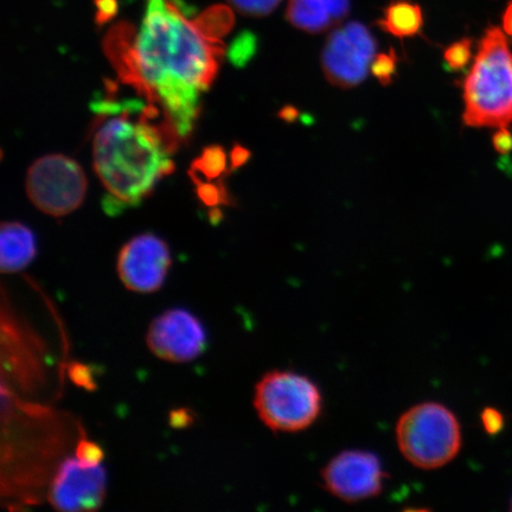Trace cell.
<instances>
[{
  "label": "cell",
  "mask_w": 512,
  "mask_h": 512,
  "mask_svg": "<svg viewBox=\"0 0 512 512\" xmlns=\"http://www.w3.org/2000/svg\"><path fill=\"white\" fill-rule=\"evenodd\" d=\"M510 510L512 511V498H511V502H510Z\"/></svg>",
  "instance_id": "cell-28"
},
{
  "label": "cell",
  "mask_w": 512,
  "mask_h": 512,
  "mask_svg": "<svg viewBox=\"0 0 512 512\" xmlns=\"http://www.w3.org/2000/svg\"><path fill=\"white\" fill-rule=\"evenodd\" d=\"M105 46L126 79L159 102L178 136H188L219 70L220 41L204 35L174 0H147L139 32L119 23Z\"/></svg>",
  "instance_id": "cell-1"
},
{
  "label": "cell",
  "mask_w": 512,
  "mask_h": 512,
  "mask_svg": "<svg viewBox=\"0 0 512 512\" xmlns=\"http://www.w3.org/2000/svg\"><path fill=\"white\" fill-rule=\"evenodd\" d=\"M424 12L418 3L411 0H393L376 25L387 34L401 38L415 37L424 29Z\"/></svg>",
  "instance_id": "cell-15"
},
{
  "label": "cell",
  "mask_w": 512,
  "mask_h": 512,
  "mask_svg": "<svg viewBox=\"0 0 512 512\" xmlns=\"http://www.w3.org/2000/svg\"><path fill=\"white\" fill-rule=\"evenodd\" d=\"M256 47H258L256 36L249 31L242 32L230 48V59L236 66H245L256 53Z\"/></svg>",
  "instance_id": "cell-19"
},
{
  "label": "cell",
  "mask_w": 512,
  "mask_h": 512,
  "mask_svg": "<svg viewBox=\"0 0 512 512\" xmlns=\"http://www.w3.org/2000/svg\"><path fill=\"white\" fill-rule=\"evenodd\" d=\"M350 12V0H288L286 19L294 28L320 34L335 27Z\"/></svg>",
  "instance_id": "cell-13"
},
{
  "label": "cell",
  "mask_w": 512,
  "mask_h": 512,
  "mask_svg": "<svg viewBox=\"0 0 512 512\" xmlns=\"http://www.w3.org/2000/svg\"><path fill=\"white\" fill-rule=\"evenodd\" d=\"M376 48L375 37L362 23L350 22L332 31L322 54L326 80L342 89L361 85L367 78Z\"/></svg>",
  "instance_id": "cell-7"
},
{
  "label": "cell",
  "mask_w": 512,
  "mask_h": 512,
  "mask_svg": "<svg viewBox=\"0 0 512 512\" xmlns=\"http://www.w3.org/2000/svg\"><path fill=\"white\" fill-rule=\"evenodd\" d=\"M299 111L294 106H286L279 112V118L286 121V123H294L299 118Z\"/></svg>",
  "instance_id": "cell-27"
},
{
  "label": "cell",
  "mask_w": 512,
  "mask_h": 512,
  "mask_svg": "<svg viewBox=\"0 0 512 512\" xmlns=\"http://www.w3.org/2000/svg\"><path fill=\"white\" fill-rule=\"evenodd\" d=\"M229 2L242 15L266 17L278 8L281 0H229Z\"/></svg>",
  "instance_id": "cell-20"
},
{
  "label": "cell",
  "mask_w": 512,
  "mask_h": 512,
  "mask_svg": "<svg viewBox=\"0 0 512 512\" xmlns=\"http://www.w3.org/2000/svg\"><path fill=\"white\" fill-rule=\"evenodd\" d=\"M133 105L120 107L121 114L104 121L94 138V169L113 211L138 206L174 170L164 133L146 115L132 120Z\"/></svg>",
  "instance_id": "cell-2"
},
{
  "label": "cell",
  "mask_w": 512,
  "mask_h": 512,
  "mask_svg": "<svg viewBox=\"0 0 512 512\" xmlns=\"http://www.w3.org/2000/svg\"><path fill=\"white\" fill-rule=\"evenodd\" d=\"M96 22L104 24L110 21L118 11L117 0H95Z\"/></svg>",
  "instance_id": "cell-24"
},
{
  "label": "cell",
  "mask_w": 512,
  "mask_h": 512,
  "mask_svg": "<svg viewBox=\"0 0 512 512\" xmlns=\"http://www.w3.org/2000/svg\"><path fill=\"white\" fill-rule=\"evenodd\" d=\"M234 22L233 11L223 5H216L204 11L195 21L203 34L213 41H220L221 37L227 35L234 27Z\"/></svg>",
  "instance_id": "cell-16"
},
{
  "label": "cell",
  "mask_w": 512,
  "mask_h": 512,
  "mask_svg": "<svg viewBox=\"0 0 512 512\" xmlns=\"http://www.w3.org/2000/svg\"><path fill=\"white\" fill-rule=\"evenodd\" d=\"M480 422H482L484 431L491 437H496L502 433L505 426L504 415L495 407H485L480 413Z\"/></svg>",
  "instance_id": "cell-22"
},
{
  "label": "cell",
  "mask_w": 512,
  "mask_h": 512,
  "mask_svg": "<svg viewBox=\"0 0 512 512\" xmlns=\"http://www.w3.org/2000/svg\"><path fill=\"white\" fill-rule=\"evenodd\" d=\"M146 343L159 360L189 363L203 354L207 334L201 320L191 312L172 309L152 320Z\"/></svg>",
  "instance_id": "cell-9"
},
{
  "label": "cell",
  "mask_w": 512,
  "mask_h": 512,
  "mask_svg": "<svg viewBox=\"0 0 512 512\" xmlns=\"http://www.w3.org/2000/svg\"><path fill=\"white\" fill-rule=\"evenodd\" d=\"M473 56V41L469 37L454 42L444 51V61L447 70L463 72L469 66Z\"/></svg>",
  "instance_id": "cell-17"
},
{
  "label": "cell",
  "mask_w": 512,
  "mask_h": 512,
  "mask_svg": "<svg viewBox=\"0 0 512 512\" xmlns=\"http://www.w3.org/2000/svg\"><path fill=\"white\" fill-rule=\"evenodd\" d=\"M171 267L168 243L153 234L136 236L121 248L117 271L128 291L140 294L157 292Z\"/></svg>",
  "instance_id": "cell-11"
},
{
  "label": "cell",
  "mask_w": 512,
  "mask_h": 512,
  "mask_svg": "<svg viewBox=\"0 0 512 512\" xmlns=\"http://www.w3.org/2000/svg\"><path fill=\"white\" fill-rule=\"evenodd\" d=\"M398 61V55L394 49H390L389 53L376 55L371 62V75L384 87L392 85L398 70Z\"/></svg>",
  "instance_id": "cell-18"
},
{
  "label": "cell",
  "mask_w": 512,
  "mask_h": 512,
  "mask_svg": "<svg viewBox=\"0 0 512 512\" xmlns=\"http://www.w3.org/2000/svg\"><path fill=\"white\" fill-rule=\"evenodd\" d=\"M395 438L403 458L421 470H438L450 464L463 446L457 415L434 401L407 409L396 424Z\"/></svg>",
  "instance_id": "cell-4"
},
{
  "label": "cell",
  "mask_w": 512,
  "mask_h": 512,
  "mask_svg": "<svg viewBox=\"0 0 512 512\" xmlns=\"http://www.w3.org/2000/svg\"><path fill=\"white\" fill-rule=\"evenodd\" d=\"M502 25L505 35L512 38V0L507 5L502 16Z\"/></svg>",
  "instance_id": "cell-26"
},
{
  "label": "cell",
  "mask_w": 512,
  "mask_h": 512,
  "mask_svg": "<svg viewBox=\"0 0 512 512\" xmlns=\"http://www.w3.org/2000/svg\"><path fill=\"white\" fill-rule=\"evenodd\" d=\"M170 418L171 425L174 427H184L190 424V414L184 409L172 412Z\"/></svg>",
  "instance_id": "cell-25"
},
{
  "label": "cell",
  "mask_w": 512,
  "mask_h": 512,
  "mask_svg": "<svg viewBox=\"0 0 512 512\" xmlns=\"http://www.w3.org/2000/svg\"><path fill=\"white\" fill-rule=\"evenodd\" d=\"M36 239L31 229L19 222H4L0 230V268L3 273L24 270L35 259Z\"/></svg>",
  "instance_id": "cell-14"
},
{
  "label": "cell",
  "mask_w": 512,
  "mask_h": 512,
  "mask_svg": "<svg viewBox=\"0 0 512 512\" xmlns=\"http://www.w3.org/2000/svg\"><path fill=\"white\" fill-rule=\"evenodd\" d=\"M324 489L345 503H357L379 496L387 473L381 459L366 450H347L324 466Z\"/></svg>",
  "instance_id": "cell-8"
},
{
  "label": "cell",
  "mask_w": 512,
  "mask_h": 512,
  "mask_svg": "<svg viewBox=\"0 0 512 512\" xmlns=\"http://www.w3.org/2000/svg\"><path fill=\"white\" fill-rule=\"evenodd\" d=\"M25 187L37 209L62 217L80 208L87 192V178L72 158L48 155L30 166Z\"/></svg>",
  "instance_id": "cell-6"
},
{
  "label": "cell",
  "mask_w": 512,
  "mask_h": 512,
  "mask_svg": "<svg viewBox=\"0 0 512 512\" xmlns=\"http://www.w3.org/2000/svg\"><path fill=\"white\" fill-rule=\"evenodd\" d=\"M3 352H8V358L3 357V369L8 370L12 381L24 390L34 389L43 379V351L32 334L14 313L2 312Z\"/></svg>",
  "instance_id": "cell-12"
},
{
  "label": "cell",
  "mask_w": 512,
  "mask_h": 512,
  "mask_svg": "<svg viewBox=\"0 0 512 512\" xmlns=\"http://www.w3.org/2000/svg\"><path fill=\"white\" fill-rule=\"evenodd\" d=\"M107 492L105 467L68 458L59 466L48 489V502L62 512H89L101 508Z\"/></svg>",
  "instance_id": "cell-10"
},
{
  "label": "cell",
  "mask_w": 512,
  "mask_h": 512,
  "mask_svg": "<svg viewBox=\"0 0 512 512\" xmlns=\"http://www.w3.org/2000/svg\"><path fill=\"white\" fill-rule=\"evenodd\" d=\"M463 91L466 126L498 128L512 123V51L501 29H486Z\"/></svg>",
  "instance_id": "cell-3"
},
{
  "label": "cell",
  "mask_w": 512,
  "mask_h": 512,
  "mask_svg": "<svg viewBox=\"0 0 512 512\" xmlns=\"http://www.w3.org/2000/svg\"><path fill=\"white\" fill-rule=\"evenodd\" d=\"M104 451L92 441L82 439L75 448V458L86 465H100L104 460Z\"/></svg>",
  "instance_id": "cell-21"
},
{
  "label": "cell",
  "mask_w": 512,
  "mask_h": 512,
  "mask_svg": "<svg viewBox=\"0 0 512 512\" xmlns=\"http://www.w3.org/2000/svg\"><path fill=\"white\" fill-rule=\"evenodd\" d=\"M492 146L499 155H509L512 152V131L509 126L496 128L492 136Z\"/></svg>",
  "instance_id": "cell-23"
},
{
  "label": "cell",
  "mask_w": 512,
  "mask_h": 512,
  "mask_svg": "<svg viewBox=\"0 0 512 512\" xmlns=\"http://www.w3.org/2000/svg\"><path fill=\"white\" fill-rule=\"evenodd\" d=\"M253 405L262 424L274 433H298L318 420L323 395L309 377L273 370L256 383Z\"/></svg>",
  "instance_id": "cell-5"
}]
</instances>
